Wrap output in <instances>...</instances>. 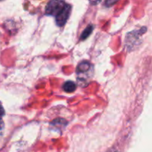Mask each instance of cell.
<instances>
[{"label":"cell","instance_id":"6da1fadb","mask_svg":"<svg viewBox=\"0 0 152 152\" xmlns=\"http://www.w3.org/2000/svg\"><path fill=\"white\" fill-rule=\"evenodd\" d=\"M76 73L80 85L81 83H87L93 74V65L88 61H82L77 65Z\"/></svg>","mask_w":152,"mask_h":152},{"label":"cell","instance_id":"7a4b0ae2","mask_svg":"<svg viewBox=\"0 0 152 152\" xmlns=\"http://www.w3.org/2000/svg\"><path fill=\"white\" fill-rule=\"evenodd\" d=\"M146 31V28H141L139 31H133L127 34L126 38V45L129 48H133L140 43V36Z\"/></svg>","mask_w":152,"mask_h":152},{"label":"cell","instance_id":"3957f363","mask_svg":"<svg viewBox=\"0 0 152 152\" xmlns=\"http://www.w3.org/2000/svg\"><path fill=\"white\" fill-rule=\"evenodd\" d=\"M66 3L64 0H50L45 7V13L48 16H56L62 10Z\"/></svg>","mask_w":152,"mask_h":152},{"label":"cell","instance_id":"277c9868","mask_svg":"<svg viewBox=\"0 0 152 152\" xmlns=\"http://www.w3.org/2000/svg\"><path fill=\"white\" fill-rule=\"evenodd\" d=\"M71 12V6L68 4H65L63 8L62 9L60 12L56 15V25L59 27H62L65 25V23L68 21L69 18L70 14Z\"/></svg>","mask_w":152,"mask_h":152},{"label":"cell","instance_id":"5b68a950","mask_svg":"<svg viewBox=\"0 0 152 152\" xmlns=\"http://www.w3.org/2000/svg\"><path fill=\"white\" fill-rule=\"evenodd\" d=\"M52 127L55 129H58V130H62V129H65V126L68 125V122L62 118H57L55 119L52 123H50Z\"/></svg>","mask_w":152,"mask_h":152},{"label":"cell","instance_id":"8992f818","mask_svg":"<svg viewBox=\"0 0 152 152\" xmlns=\"http://www.w3.org/2000/svg\"><path fill=\"white\" fill-rule=\"evenodd\" d=\"M63 90L67 93H73L77 89V86L72 81H67L63 84Z\"/></svg>","mask_w":152,"mask_h":152},{"label":"cell","instance_id":"52a82bcc","mask_svg":"<svg viewBox=\"0 0 152 152\" xmlns=\"http://www.w3.org/2000/svg\"><path fill=\"white\" fill-rule=\"evenodd\" d=\"M94 31V26L92 25H89L88 26L86 27V29L83 31V32L82 33L81 37H80V40H86L89 36L91 34V33Z\"/></svg>","mask_w":152,"mask_h":152},{"label":"cell","instance_id":"ba28073f","mask_svg":"<svg viewBox=\"0 0 152 152\" xmlns=\"http://www.w3.org/2000/svg\"><path fill=\"white\" fill-rule=\"evenodd\" d=\"M119 0H105V4L106 7H111L118 1Z\"/></svg>","mask_w":152,"mask_h":152},{"label":"cell","instance_id":"9c48e42d","mask_svg":"<svg viewBox=\"0 0 152 152\" xmlns=\"http://www.w3.org/2000/svg\"><path fill=\"white\" fill-rule=\"evenodd\" d=\"M4 115V110L3 108L2 105L0 104V120H1V117Z\"/></svg>","mask_w":152,"mask_h":152},{"label":"cell","instance_id":"30bf717a","mask_svg":"<svg viewBox=\"0 0 152 152\" xmlns=\"http://www.w3.org/2000/svg\"><path fill=\"white\" fill-rule=\"evenodd\" d=\"M101 0H89V2L91 4H94V5H96L98 3L100 2Z\"/></svg>","mask_w":152,"mask_h":152},{"label":"cell","instance_id":"8fae6325","mask_svg":"<svg viewBox=\"0 0 152 152\" xmlns=\"http://www.w3.org/2000/svg\"><path fill=\"white\" fill-rule=\"evenodd\" d=\"M109 152H118V151H114V150H111V151H110Z\"/></svg>","mask_w":152,"mask_h":152}]
</instances>
